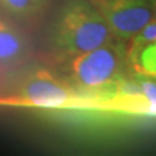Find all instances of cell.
<instances>
[{
    "mask_svg": "<svg viewBox=\"0 0 156 156\" xmlns=\"http://www.w3.org/2000/svg\"><path fill=\"white\" fill-rule=\"evenodd\" d=\"M42 0H0V9L9 17L26 20L41 8Z\"/></svg>",
    "mask_w": 156,
    "mask_h": 156,
    "instance_id": "obj_6",
    "label": "cell"
},
{
    "mask_svg": "<svg viewBox=\"0 0 156 156\" xmlns=\"http://www.w3.org/2000/svg\"><path fill=\"white\" fill-rule=\"evenodd\" d=\"M109 26L89 0H66L51 30V50L64 61L113 41Z\"/></svg>",
    "mask_w": 156,
    "mask_h": 156,
    "instance_id": "obj_2",
    "label": "cell"
},
{
    "mask_svg": "<svg viewBox=\"0 0 156 156\" xmlns=\"http://www.w3.org/2000/svg\"><path fill=\"white\" fill-rule=\"evenodd\" d=\"M0 104L38 109L96 108L94 101L81 95L66 80L46 69L27 74L18 85L16 94L0 98Z\"/></svg>",
    "mask_w": 156,
    "mask_h": 156,
    "instance_id": "obj_3",
    "label": "cell"
},
{
    "mask_svg": "<svg viewBox=\"0 0 156 156\" xmlns=\"http://www.w3.org/2000/svg\"><path fill=\"white\" fill-rule=\"evenodd\" d=\"M61 77L96 107L111 101L119 87L126 81L130 68L125 43L113 39L81 55L60 61Z\"/></svg>",
    "mask_w": 156,
    "mask_h": 156,
    "instance_id": "obj_1",
    "label": "cell"
},
{
    "mask_svg": "<svg viewBox=\"0 0 156 156\" xmlns=\"http://www.w3.org/2000/svg\"><path fill=\"white\" fill-rule=\"evenodd\" d=\"M109 26L115 39L128 43L155 18V0H89Z\"/></svg>",
    "mask_w": 156,
    "mask_h": 156,
    "instance_id": "obj_4",
    "label": "cell"
},
{
    "mask_svg": "<svg viewBox=\"0 0 156 156\" xmlns=\"http://www.w3.org/2000/svg\"><path fill=\"white\" fill-rule=\"evenodd\" d=\"M29 44L23 33L11 18L0 16V68L16 66L25 60Z\"/></svg>",
    "mask_w": 156,
    "mask_h": 156,
    "instance_id": "obj_5",
    "label": "cell"
}]
</instances>
